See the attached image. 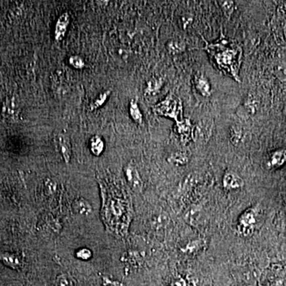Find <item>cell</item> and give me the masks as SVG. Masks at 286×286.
I'll use <instances>...</instances> for the list:
<instances>
[{
	"label": "cell",
	"instance_id": "cell-1",
	"mask_svg": "<svg viewBox=\"0 0 286 286\" xmlns=\"http://www.w3.org/2000/svg\"><path fill=\"white\" fill-rule=\"evenodd\" d=\"M203 40L206 44L204 49L215 61L217 66L223 73L236 79L238 82H240L239 70L241 65L243 52L241 47L239 46L234 41L226 39L222 31L220 38L214 43H208L204 38Z\"/></svg>",
	"mask_w": 286,
	"mask_h": 286
},
{
	"label": "cell",
	"instance_id": "cell-2",
	"mask_svg": "<svg viewBox=\"0 0 286 286\" xmlns=\"http://www.w3.org/2000/svg\"><path fill=\"white\" fill-rule=\"evenodd\" d=\"M156 114L165 116L180 122L179 118H182V103L175 99L172 95H169L162 102L156 105L153 107Z\"/></svg>",
	"mask_w": 286,
	"mask_h": 286
},
{
	"label": "cell",
	"instance_id": "cell-3",
	"mask_svg": "<svg viewBox=\"0 0 286 286\" xmlns=\"http://www.w3.org/2000/svg\"><path fill=\"white\" fill-rule=\"evenodd\" d=\"M214 127V121L212 119H203L196 124L191 131L192 137L195 142H207L210 139Z\"/></svg>",
	"mask_w": 286,
	"mask_h": 286
},
{
	"label": "cell",
	"instance_id": "cell-4",
	"mask_svg": "<svg viewBox=\"0 0 286 286\" xmlns=\"http://www.w3.org/2000/svg\"><path fill=\"white\" fill-rule=\"evenodd\" d=\"M255 212L254 210L247 209L243 212L239 219L238 231L242 236H249L253 234L255 228Z\"/></svg>",
	"mask_w": 286,
	"mask_h": 286
},
{
	"label": "cell",
	"instance_id": "cell-5",
	"mask_svg": "<svg viewBox=\"0 0 286 286\" xmlns=\"http://www.w3.org/2000/svg\"><path fill=\"white\" fill-rule=\"evenodd\" d=\"M124 172L127 184L129 185L131 189L135 191V193H142L143 189V182L136 166L132 163H129L124 167Z\"/></svg>",
	"mask_w": 286,
	"mask_h": 286
},
{
	"label": "cell",
	"instance_id": "cell-6",
	"mask_svg": "<svg viewBox=\"0 0 286 286\" xmlns=\"http://www.w3.org/2000/svg\"><path fill=\"white\" fill-rule=\"evenodd\" d=\"M55 144L56 150L62 154L66 163H69L71 159L72 148L70 139L65 134H58L55 137Z\"/></svg>",
	"mask_w": 286,
	"mask_h": 286
},
{
	"label": "cell",
	"instance_id": "cell-7",
	"mask_svg": "<svg viewBox=\"0 0 286 286\" xmlns=\"http://www.w3.org/2000/svg\"><path fill=\"white\" fill-rule=\"evenodd\" d=\"M257 107H258V102L256 99L253 95H248L245 100L241 103L240 107L237 109V115L243 119L244 116L249 117L255 114Z\"/></svg>",
	"mask_w": 286,
	"mask_h": 286
},
{
	"label": "cell",
	"instance_id": "cell-8",
	"mask_svg": "<svg viewBox=\"0 0 286 286\" xmlns=\"http://www.w3.org/2000/svg\"><path fill=\"white\" fill-rule=\"evenodd\" d=\"M70 16L68 13H64L58 18L55 25L54 38L56 41H61L66 37L68 27L70 25Z\"/></svg>",
	"mask_w": 286,
	"mask_h": 286
},
{
	"label": "cell",
	"instance_id": "cell-9",
	"mask_svg": "<svg viewBox=\"0 0 286 286\" xmlns=\"http://www.w3.org/2000/svg\"><path fill=\"white\" fill-rule=\"evenodd\" d=\"M222 185L224 189L232 190V189H241L244 185V182L238 174L228 172L225 174L224 177L222 178Z\"/></svg>",
	"mask_w": 286,
	"mask_h": 286
},
{
	"label": "cell",
	"instance_id": "cell-10",
	"mask_svg": "<svg viewBox=\"0 0 286 286\" xmlns=\"http://www.w3.org/2000/svg\"><path fill=\"white\" fill-rule=\"evenodd\" d=\"M193 82H194L195 88L200 95L204 97H209L211 91V85L208 82V79L202 74L199 73L195 75Z\"/></svg>",
	"mask_w": 286,
	"mask_h": 286
},
{
	"label": "cell",
	"instance_id": "cell-11",
	"mask_svg": "<svg viewBox=\"0 0 286 286\" xmlns=\"http://www.w3.org/2000/svg\"><path fill=\"white\" fill-rule=\"evenodd\" d=\"M0 261L8 267L13 269H19L22 266L20 258L15 254L4 252L0 254Z\"/></svg>",
	"mask_w": 286,
	"mask_h": 286
},
{
	"label": "cell",
	"instance_id": "cell-12",
	"mask_svg": "<svg viewBox=\"0 0 286 286\" xmlns=\"http://www.w3.org/2000/svg\"><path fill=\"white\" fill-rule=\"evenodd\" d=\"M104 142L103 139L99 135H95L90 139V150L94 155L99 156L104 150Z\"/></svg>",
	"mask_w": 286,
	"mask_h": 286
},
{
	"label": "cell",
	"instance_id": "cell-13",
	"mask_svg": "<svg viewBox=\"0 0 286 286\" xmlns=\"http://www.w3.org/2000/svg\"><path fill=\"white\" fill-rule=\"evenodd\" d=\"M286 162V150H277L272 154L269 159V166L278 168Z\"/></svg>",
	"mask_w": 286,
	"mask_h": 286
},
{
	"label": "cell",
	"instance_id": "cell-14",
	"mask_svg": "<svg viewBox=\"0 0 286 286\" xmlns=\"http://www.w3.org/2000/svg\"><path fill=\"white\" fill-rule=\"evenodd\" d=\"M167 49L171 54L176 55L184 51L187 48V45L185 43V41L179 39H172L168 41L166 44Z\"/></svg>",
	"mask_w": 286,
	"mask_h": 286
},
{
	"label": "cell",
	"instance_id": "cell-15",
	"mask_svg": "<svg viewBox=\"0 0 286 286\" xmlns=\"http://www.w3.org/2000/svg\"><path fill=\"white\" fill-rule=\"evenodd\" d=\"M74 209L81 215H88L92 212V207L86 200L78 199L74 202Z\"/></svg>",
	"mask_w": 286,
	"mask_h": 286
},
{
	"label": "cell",
	"instance_id": "cell-16",
	"mask_svg": "<svg viewBox=\"0 0 286 286\" xmlns=\"http://www.w3.org/2000/svg\"><path fill=\"white\" fill-rule=\"evenodd\" d=\"M129 110L130 116H131V119H132L136 124H139V125L142 124V121H143V117H142V112H141L140 109H139L138 103H137L135 100H134V99H132L131 103H130Z\"/></svg>",
	"mask_w": 286,
	"mask_h": 286
},
{
	"label": "cell",
	"instance_id": "cell-17",
	"mask_svg": "<svg viewBox=\"0 0 286 286\" xmlns=\"http://www.w3.org/2000/svg\"><path fill=\"white\" fill-rule=\"evenodd\" d=\"M204 241L202 240H194V241L190 242L185 246L184 248L182 249L185 254H197L199 251L204 247Z\"/></svg>",
	"mask_w": 286,
	"mask_h": 286
},
{
	"label": "cell",
	"instance_id": "cell-18",
	"mask_svg": "<svg viewBox=\"0 0 286 286\" xmlns=\"http://www.w3.org/2000/svg\"><path fill=\"white\" fill-rule=\"evenodd\" d=\"M168 161L176 165H183L187 164L189 161V157L186 155V153L184 152H176L170 156Z\"/></svg>",
	"mask_w": 286,
	"mask_h": 286
},
{
	"label": "cell",
	"instance_id": "cell-19",
	"mask_svg": "<svg viewBox=\"0 0 286 286\" xmlns=\"http://www.w3.org/2000/svg\"><path fill=\"white\" fill-rule=\"evenodd\" d=\"M110 91H105L98 95L97 97L94 99V101L91 103V110H95L101 107L107 101V98L110 95Z\"/></svg>",
	"mask_w": 286,
	"mask_h": 286
},
{
	"label": "cell",
	"instance_id": "cell-20",
	"mask_svg": "<svg viewBox=\"0 0 286 286\" xmlns=\"http://www.w3.org/2000/svg\"><path fill=\"white\" fill-rule=\"evenodd\" d=\"M231 140L233 142V144H241L243 140V132L241 127H233L231 129Z\"/></svg>",
	"mask_w": 286,
	"mask_h": 286
},
{
	"label": "cell",
	"instance_id": "cell-21",
	"mask_svg": "<svg viewBox=\"0 0 286 286\" xmlns=\"http://www.w3.org/2000/svg\"><path fill=\"white\" fill-rule=\"evenodd\" d=\"M217 4H219L220 6L222 12L226 15L227 19H230L232 14L234 12L235 10V3L232 1H218Z\"/></svg>",
	"mask_w": 286,
	"mask_h": 286
},
{
	"label": "cell",
	"instance_id": "cell-22",
	"mask_svg": "<svg viewBox=\"0 0 286 286\" xmlns=\"http://www.w3.org/2000/svg\"><path fill=\"white\" fill-rule=\"evenodd\" d=\"M56 286H76V282L69 275L62 274L56 278Z\"/></svg>",
	"mask_w": 286,
	"mask_h": 286
},
{
	"label": "cell",
	"instance_id": "cell-23",
	"mask_svg": "<svg viewBox=\"0 0 286 286\" xmlns=\"http://www.w3.org/2000/svg\"><path fill=\"white\" fill-rule=\"evenodd\" d=\"M69 62H70V66L76 70H82L85 66L84 59L78 55H73L70 56Z\"/></svg>",
	"mask_w": 286,
	"mask_h": 286
},
{
	"label": "cell",
	"instance_id": "cell-24",
	"mask_svg": "<svg viewBox=\"0 0 286 286\" xmlns=\"http://www.w3.org/2000/svg\"><path fill=\"white\" fill-rule=\"evenodd\" d=\"M161 83L160 80H153L148 82L147 88L146 89V93L153 94L157 93L161 88Z\"/></svg>",
	"mask_w": 286,
	"mask_h": 286
},
{
	"label": "cell",
	"instance_id": "cell-25",
	"mask_svg": "<svg viewBox=\"0 0 286 286\" xmlns=\"http://www.w3.org/2000/svg\"><path fill=\"white\" fill-rule=\"evenodd\" d=\"M77 257L82 260H88L92 257V252L87 248L81 249L80 251H77Z\"/></svg>",
	"mask_w": 286,
	"mask_h": 286
},
{
	"label": "cell",
	"instance_id": "cell-26",
	"mask_svg": "<svg viewBox=\"0 0 286 286\" xmlns=\"http://www.w3.org/2000/svg\"><path fill=\"white\" fill-rule=\"evenodd\" d=\"M172 286H186L185 280L182 278L177 279L173 282Z\"/></svg>",
	"mask_w": 286,
	"mask_h": 286
}]
</instances>
